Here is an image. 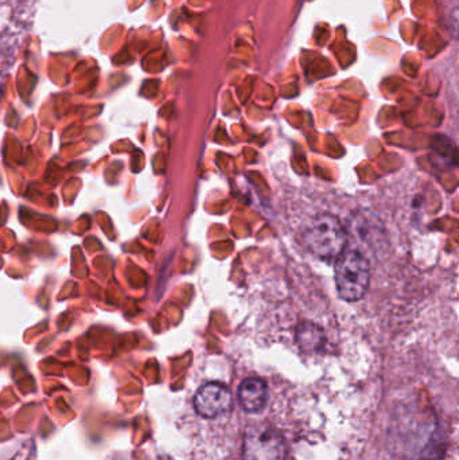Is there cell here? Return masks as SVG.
I'll use <instances>...</instances> for the list:
<instances>
[{
	"label": "cell",
	"instance_id": "6da1fadb",
	"mask_svg": "<svg viewBox=\"0 0 459 460\" xmlns=\"http://www.w3.org/2000/svg\"><path fill=\"white\" fill-rule=\"evenodd\" d=\"M334 279L337 292L345 302L363 299L371 281V267L366 257L356 249H345L336 259Z\"/></svg>",
	"mask_w": 459,
	"mask_h": 460
},
{
	"label": "cell",
	"instance_id": "7a4b0ae2",
	"mask_svg": "<svg viewBox=\"0 0 459 460\" xmlns=\"http://www.w3.org/2000/svg\"><path fill=\"white\" fill-rule=\"evenodd\" d=\"M304 237L310 252L325 261H336L348 245L347 230L333 215L313 218L305 229Z\"/></svg>",
	"mask_w": 459,
	"mask_h": 460
},
{
	"label": "cell",
	"instance_id": "3957f363",
	"mask_svg": "<svg viewBox=\"0 0 459 460\" xmlns=\"http://www.w3.org/2000/svg\"><path fill=\"white\" fill-rule=\"evenodd\" d=\"M288 451L285 438L269 426L248 429L243 445L244 460H287Z\"/></svg>",
	"mask_w": 459,
	"mask_h": 460
},
{
	"label": "cell",
	"instance_id": "277c9868",
	"mask_svg": "<svg viewBox=\"0 0 459 460\" xmlns=\"http://www.w3.org/2000/svg\"><path fill=\"white\" fill-rule=\"evenodd\" d=\"M232 407V394L220 383L202 386L194 397L197 413L205 419H215L228 412Z\"/></svg>",
	"mask_w": 459,
	"mask_h": 460
},
{
	"label": "cell",
	"instance_id": "5b68a950",
	"mask_svg": "<svg viewBox=\"0 0 459 460\" xmlns=\"http://www.w3.org/2000/svg\"><path fill=\"white\" fill-rule=\"evenodd\" d=\"M239 402L243 410L248 413L263 411L267 402V385L260 378H247L239 388Z\"/></svg>",
	"mask_w": 459,
	"mask_h": 460
},
{
	"label": "cell",
	"instance_id": "8992f818",
	"mask_svg": "<svg viewBox=\"0 0 459 460\" xmlns=\"http://www.w3.org/2000/svg\"><path fill=\"white\" fill-rule=\"evenodd\" d=\"M296 341H298L299 348L307 353L313 351H320L325 342V335L320 327L312 323H304L298 327L296 332Z\"/></svg>",
	"mask_w": 459,
	"mask_h": 460
},
{
	"label": "cell",
	"instance_id": "52a82bcc",
	"mask_svg": "<svg viewBox=\"0 0 459 460\" xmlns=\"http://www.w3.org/2000/svg\"><path fill=\"white\" fill-rule=\"evenodd\" d=\"M453 147H455V143H453L452 140L447 139V137H437L436 142L433 143V151L434 155L438 158V164L445 162L446 164H450V159H452V162H455V164H457V156H455L457 155V151H452V153H450V148Z\"/></svg>",
	"mask_w": 459,
	"mask_h": 460
}]
</instances>
